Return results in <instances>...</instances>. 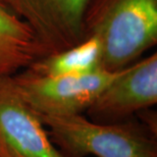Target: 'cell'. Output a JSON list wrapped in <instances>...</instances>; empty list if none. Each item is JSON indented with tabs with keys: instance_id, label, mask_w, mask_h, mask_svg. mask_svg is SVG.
<instances>
[{
	"instance_id": "cell-1",
	"label": "cell",
	"mask_w": 157,
	"mask_h": 157,
	"mask_svg": "<svg viewBox=\"0 0 157 157\" xmlns=\"http://www.w3.org/2000/svg\"><path fill=\"white\" fill-rule=\"evenodd\" d=\"M84 29L101 42L102 67L121 71L157 43V0H91Z\"/></svg>"
},
{
	"instance_id": "cell-2",
	"label": "cell",
	"mask_w": 157,
	"mask_h": 157,
	"mask_svg": "<svg viewBox=\"0 0 157 157\" xmlns=\"http://www.w3.org/2000/svg\"><path fill=\"white\" fill-rule=\"evenodd\" d=\"M39 117L65 157H157L156 134L144 124H99L82 114Z\"/></svg>"
},
{
	"instance_id": "cell-3",
	"label": "cell",
	"mask_w": 157,
	"mask_h": 157,
	"mask_svg": "<svg viewBox=\"0 0 157 157\" xmlns=\"http://www.w3.org/2000/svg\"><path fill=\"white\" fill-rule=\"evenodd\" d=\"M119 71L99 68L74 76H42L26 68L12 81L23 100L38 115L82 114L93 104Z\"/></svg>"
},
{
	"instance_id": "cell-4",
	"label": "cell",
	"mask_w": 157,
	"mask_h": 157,
	"mask_svg": "<svg viewBox=\"0 0 157 157\" xmlns=\"http://www.w3.org/2000/svg\"><path fill=\"white\" fill-rule=\"evenodd\" d=\"M32 30L48 54L85 39L84 20L91 0H0Z\"/></svg>"
},
{
	"instance_id": "cell-5",
	"label": "cell",
	"mask_w": 157,
	"mask_h": 157,
	"mask_svg": "<svg viewBox=\"0 0 157 157\" xmlns=\"http://www.w3.org/2000/svg\"><path fill=\"white\" fill-rule=\"evenodd\" d=\"M157 102V54L134 62L119 71L97 97L87 113L90 121L114 124L148 109Z\"/></svg>"
},
{
	"instance_id": "cell-6",
	"label": "cell",
	"mask_w": 157,
	"mask_h": 157,
	"mask_svg": "<svg viewBox=\"0 0 157 157\" xmlns=\"http://www.w3.org/2000/svg\"><path fill=\"white\" fill-rule=\"evenodd\" d=\"M0 157H65L11 77L0 78Z\"/></svg>"
},
{
	"instance_id": "cell-7",
	"label": "cell",
	"mask_w": 157,
	"mask_h": 157,
	"mask_svg": "<svg viewBox=\"0 0 157 157\" xmlns=\"http://www.w3.org/2000/svg\"><path fill=\"white\" fill-rule=\"evenodd\" d=\"M45 55L32 30L0 1V78L12 77Z\"/></svg>"
},
{
	"instance_id": "cell-8",
	"label": "cell",
	"mask_w": 157,
	"mask_h": 157,
	"mask_svg": "<svg viewBox=\"0 0 157 157\" xmlns=\"http://www.w3.org/2000/svg\"><path fill=\"white\" fill-rule=\"evenodd\" d=\"M102 45L96 36H87L71 48L37 59L28 70L42 76H74L102 67Z\"/></svg>"
}]
</instances>
